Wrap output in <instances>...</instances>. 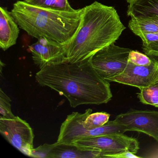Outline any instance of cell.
I'll return each mask as SVG.
<instances>
[{
    "label": "cell",
    "mask_w": 158,
    "mask_h": 158,
    "mask_svg": "<svg viewBox=\"0 0 158 158\" xmlns=\"http://www.w3.org/2000/svg\"><path fill=\"white\" fill-rule=\"evenodd\" d=\"M91 58L47 65L36 73V80L65 97L73 108L107 103L112 98L110 83L95 71Z\"/></svg>",
    "instance_id": "1"
},
{
    "label": "cell",
    "mask_w": 158,
    "mask_h": 158,
    "mask_svg": "<svg viewBox=\"0 0 158 158\" xmlns=\"http://www.w3.org/2000/svg\"><path fill=\"white\" fill-rule=\"evenodd\" d=\"M83 9L78 30L66 45L67 61L71 63L91 58L114 43L126 29L114 7L95 1Z\"/></svg>",
    "instance_id": "2"
},
{
    "label": "cell",
    "mask_w": 158,
    "mask_h": 158,
    "mask_svg": "<svg viewBox=\"0 0 158 158\" xmlns=\"http://www.w3.org/2000/svg\"><path fill=\"white\" fill-rule=\"evenodd\" d=\"M83 12V8L73 12L43 9L18 1L11 13L20 28L29 35L67 45L78 30Z\"/></svg>",
    "instance_id": "3"
},
{
    "label": "cell",
    "mask_w": 158,
    "mask_h": 158,
    "mask_svg": "<svg viewBox=\"0 0 158 158\" xmlns=\"http://www.w3.org/2000/svg\"><path fill=\"white\" fill-rule=\"evenodd\" d=\"M91 109H87L83 113L73 112L68 115L62 123L57 141L58 144L71 145L77 140L87 138L95 137L106 135L124 134V127L113 121H109L102 126L87 130L84 127V121L90 114Z\"/></svg>",
    "instance_id": "4"
},
{
    "label": "cell",
    "mask_w": 158,
    "mask_h": 158,
    "mask_svg": "<svg viewBox=\"0 0 158 158\" xmlns=\"http://www.w3.org/2000/svg\"><path fill=\"white\" fill-rule=\"evenodd\" d=\"M70 145L75 146L79 150L85 151L100 152L103 158H107L127 151L136 154L139 148L137 139L127 136L124 134L83 139Z\"/></svg>",
    "instance_id": "5"
},
{
    "label": "cell",
    "mask_w": 158,
    "mask_h": 158,
    "mask_svg": "<svg viewBox=\"0 0 158 158\" xmlns=\"http://www.w3.org/2000/svg\"><path fill=\"white\" fill-rule=\"evenodd\" d=\"M131 51L112 43L100 50L91 57L92 66L102 78L109 82L110 79L125 70Z\"/></svg>",
    "instance_id": "6"
},
{
    "label": "cell",
    "mask_w": 158,
    "mask_h": 158,
    "mask_svg": "<svg viewBox=\"0 0 158 158\" xmlns=\"http://www.w3.org/2000/svg\"><path fill=\"white\" fill-rule=\"evenodd\" d=\"M0 133L22 153L32 156L35 135L26 121L16 116L12 119H0Z\"/></svg>",
    "instance_id": "7"
},
{
    "label": "cell",
    "mask_w": 158,
    "mask_h": 158,
    "mask_svg": "<svg viewBox=\"0 0 158 158\" xmlns=\"http://www.w3.org/2000/svg\"><path fill=\"white\" fill-rule=\"evenodd\" d=\"M114 122L126 131H136L152 137L158 142V111L131 110L116 116Z\"/></svg>",
    "instance_id": "8"
},
{
    "label": "cell",
    "mask_w": 158,
    "mask_h": 158,
    "mask_svg": "<svg viewBox=\"0 0 158 158\" xmlns=\"http://www.w3.org/2000/svg\"><path fill=\"white\" fill-rule=\"evenodd\" d=\"M29 47L34 64L40 69L47 65L67 61L66 45L41 38Z\"/></svg>",
    "instance_id": "9"
},
{
    "label": "cell",
    "mask_w": 158,
    "mask_h": 158,
    "mask_svg": "<svg viewBox=\"0 0 158 158\" xmlns=\"http://www.w3.org/2000/svg\"><path fill=\"white\" fill-rule=\"evenodd\" d=\"M158 70V61L154 59L148 66L137 65L128 62L123 73L111 78L109 82L132 86L140 89L151 83Z\"/></svg>",
    "instance_id": "10"
},
{
    "label": "cell",
    "mask_w": 158,
    "mask_h": 158,
    "mask_svg": "<svg viewBox=\"0 0 158 158\" xmlns=\"http://www.w3.org/2000/svg\"><path fill=\"white\" fill-rule=\"evenodd\" d=\"M18 24L11 12L5 7L0 8V48L6 51L16 44L20 34Z\"/></svg>",
    "instance_id": "11"
},
{
    "label": "cell",
    "mask_w": 158,
    "mask_h": 158,
    "mask_svg": "<svg viewBox=\"0 0 158 158\" xmlns=\"http://www.w3.org/2000/svg\"><path fill=\"white\" fill-rule=\"evenodd\" d=\"M45 158H103L98 151H85L73 145L65 144H44Z\"/></svg>",
    "instance_id": "12"
},
{
    "label": "cell",
    "mask_w": 158,
    "mask_h": 158,
    "mask_svg": "<svg viewBox=\"0 0 158 158\" xmlns=\"http://www.w3.org/2000/svg\"><path fill=\"white\" fill-rule=\"evenodd\" d=\"M128 27L137 36L143 33H158V16L131 17Z\"/></svg>",
    "instance_id": "13"
},
{
    "label": "cell",
    "mask_w": 158,
    "mask_h": 158,
    "mask_svg": "<svg viewBox=\"0 0 158 158\" xmlns=\"http://www.w3.org/2000/svg\"><path fill=\"white\" fill-rule=\"evenodd\" d=\"M129 4L127 11L128 16H158V0H135Z\"/></svg>",
    "instance_id": "14"
},
{
    "label": "cell",
    "mask_w": 158,
    "mask_h": 158,
    "mask_svg": "<svg viewBox=\"0 0 158 158\" xmlns=\"http://www.w3.org/2000/svg\"><path fill=\"white\" fill-rule=\"evenodd\" d=\"M138 97L142 103L158 108V70L151 83L140 89Z\"/></svg>",
    "instance_id": "15"
},
{
    "label": "cell",
    "mask_w": 158,
    "mask_h": 158,
    "mask_svg": "<svg viewBox=\"0 0 158 158\" xmlns=\"http://www.w3.org/2000/svg\"><path fill=\"white\" fill-rule=\"evenodd\" d=\"M23 1L29 5L43 9L67 12L76 10L72 8L68 0H23Z\"/></svg>",
    "instance_id": "16"
},
{
    "label": "cell",
    "mask_w": 158,
    "mask_h": 158,
    "mask_svg": "<svg viewBox=\"0 0 158 158\" xmlns=\"http://www.w3.org/2000/svg\"><path fill=\"white\" fill-rule=\"evenodd\" d=\"M138 36L142 40V49L145 54L158 58V33H143Z\"/></svg>",
    "instance_id": "17"
},
{
    "label": "cell",
    "mask_w": 158,
    "mask_h": 158,
    "mask_svg": "<svg viewBox=\"0 0 158 158\" xmlns=\"http://www.w3.org/2000/svg\"><path fill=\"white\" fill-rule=\"evenodd\" d=\"M110 114L104 112L91 113L84 121V127L87 130L100 127L109 121Z\"/></svg>",
    "instance_id": "18"
},
{
    "label": "cell",
    "mask_w": 158,
    "mask_h": 158,
    "mask_svg": "<svg viewBox=\"0 0 158 158\" xmlns=\"http://www.w3.org/2000/svg\"><path fill=\"white\" fill-rule=\"evenodd\" d=\"M11 100L0 89V119H12L15 117L11 110Z\"/></svg>",
    "instance_id": "19"
},
{
    "label": "cell",
    "mask_w": 158,
    "mask_h": 158,
    "mask_svg": "<svg viewBox=\"0 0 158 158\" xmlns=\"http://www.w3.org/2000/svg\"><path fill=\"white\" fill-rule=\"evenodd\" d=\"M153 59H151L148 55L137 51L131 50L128 56V62L140 66H148L152 63Z\"/></svg>",
    "instance_id": "20"
},
{
    "label": "cell",
    "mask_w": 158,
    "mask_h": 158,
    "mask_svg": "<svg viewBox=\"0 0 158 158\" xmlns=\"http://www.w3.org/2000/svg\"><path fill=\"white\" fill-rule=\"evenodd\" d=\"M140 157L135 155V153H132L130 152L127 151L121 152L118 154L111 155L110 158H139Z\"/></svg>",
    "instance_id": "21"
},
{
    "label": "cell",
    "mask_w": 158,
    "mask_h": 158,
    "mask_svg": "<svg viewBox=\"0 0 158 158\" xmlns=\"http://www.w3.org/2000/svg\"><path fill=\"white\" fill-rule=\"evenodd\" d=\"M126 1L129 4H130V3H132L133 2L135 1V0H126Z\"/></svg>",
    "instance_id": "22"
}]
</instances>
